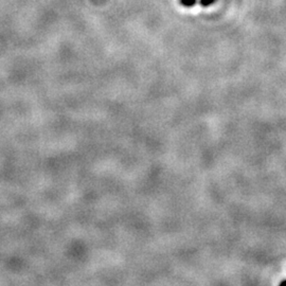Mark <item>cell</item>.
I'll return each instance as SVG.
<instances>
[{"label": "cell", "instance_id": "cell-1", "mask_svg": "<svg viewBox=\"0 0 286 286\" xmlns=\"http://www.w3.org/2000/svg\"><path fill=\"white\" fill-rule=\"evenodd\" d=\"M197 0H180V3L186 8H192L195 5Z\"/></svg>", "mask_w": 286, "mask_h": 286}, {"label": "cell", "instance_id": "cell-2", "mask_svg": "<svg viewBox=\"0 0 286 286\" xmlns=\"http://www.w3.org/2000/svg\"><path fill=\"white\" fill-rule=\"evenodd\" d=\"M215 1L216 0H200L199 3H200V5H202V7L207 8V7H209V5L214 3Z\"/></svg>", "mask_w": 286, "mask_h": 286}]
</instances>
